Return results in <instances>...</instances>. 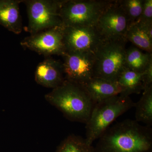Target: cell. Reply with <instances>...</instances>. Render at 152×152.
I'll return each mask as SVG.
<instances>
[{"label":"cell","instance_id":"1","mask_svg":"<svg viewBox=\"0 0 152 152\" xmlns=\"http://www.w3.org/2000/svg\"><path fill=\"white\" fill-rule=\"evenodd\" d=\"M95 152H152V129L126 119L109 127L98 139Z\"/></svg>","mask_w":152,"mask_h":152},{"label":"cell","instance_id":"2","mask_svg":"<svg viewBox=\"0 0 152 152\" xmlns=\"http://www.w3.org/2000/svg\"><path fill=\"white\" fill-rule=\"evenodd\" d=\"M45 99L67 119L85 124L95 104L81 86L66 80L46 94Z\"/></svg>","mask_w":152,"mask_h":152},{"label":"cell","instance_id":"3","mask_svg":"<svg viewBox=\"0 0 152 152\" xmlns=\"http://www.w3.org/2000/svg\"><path fill=\"white\" fill-rule=\"evenodd\" d=\"M135 104L130 96L120 94L95 104L86 124L87 142L92 145L118 117L135 107Z\"/></svg>","mask_w":152,"mask_h":152},{"label":"cell","instance_id":"4","mask_svg":"<svg viewBox=\"0 0 152 152\" xmlns=\"http://www.w3.org/2000/svg\"><path fill=\"white\" fill-rule=\"evenodd\" d=\"M127 41L104 39L94 54V77L117 82L125 68Z\"/></svg>","mask_w":152,"mask_h":152},{"label":"cell","instance_id":"5","mask_svg":"<svg viewBox=\"0 0 152 152\" xmlns=\"http://www.w3.org/2000/svg\"><path fill=\"white\" fill-rule=\"evenodd\" d=\"M111 1L64 0L60 16L64 27H96L101 15Z\"/></svg>","mask_w":152,"mask_h":152},{"label":"cell","instance_id":"6","mask_svg":"<svg viewBox=\"0 0 152 152\" xmlns=\"http://www.w3.org/2000/svg\"><path fill=\"white\" fill-rule=\"evenodd\" d=\"M27 9L28 24L25 28L31 34L47 29L63 26L60 16L62 1H23Z\"/></svg>","mask_w":152,"mask_h":152},{"label":"cell","instance_id":"7","mask_svg":"<svg viewBox=\"0 0 152 152\" xmlns=\"http://www.w3.org/2000/svg\"><path fill=\"white\" fill-rule=\"evenodd\" d=\"M64 26L41 31L25 38L20 42L24 48L40 55L64 56L66 53L64 40Z\"/></svg>","mask_w":152,"mask_h":152},{"label":"cell","instance_id":"8","mask_svg":"<svg viewBox=\"0 0 152 152\" xmlns=\"http://www.w3.org/2000/svg\"><path fill=\"white\" fill-rule=\"evenodd\" d=\"M129 20L118 1H111L101 15L96 28L104 39H126Z\"/></svg>","mask_w":152,"mask_h":152},{"label":"cell","instance_id":"9","mask_svg":"<svg viewBox=\"0 0 152 152\" xmlns=\"http://www.w3.org/2000/svg\"><path fill=\"white\" fill-rule=\"evenodd\" d=\"M64 27L66 53L94 54L104 39L96 27Z\"/></svg>","mask_w":152,"mask_h":152},{"label":"cell","instance_id":"10","mask_svg":"<svg viewBox=\"0 0 152 152\" xmlns=\"http://www.w3.org/2000/svg\"><path fill=\"white\" fill-rule=\"evenodd\" d=\"M63 57L65 80L80 86L94 77V54L67 52Z\"/></svg>","mask_w":152,"mask_h":152},{"label":"cell","instance_id":"11","mask_svg":"<svg viewBox=\"0 0 152 152\" xmlns=\"http://www.w3.org/2000/svg\"><path fill=\"white\" fill-rule=\"evenodd\" d=\"M35 80L38 84L54 89L65 80L62 63L48 57L38 64L35 72Z\"/></svg>","mask_w":152,"mask_h":152},{"label":"cell","instance_id":"12","mask_svg":"<svg viewBox=\"0 0 152 152\" xmlns=\"http://www.w3.org/2000/svg\"><path fill=\"white\" fill-rule=\"evenodd\" d=\"M95 104L119 95L122 88L117 82L93 77L80 85Z\"/></svg>","mask_w":152,"mask_h":152},{"label":"cell","instance_id":"13","mask_svg":"<svg viewBox=\"0 0 152 152\" xmlns=\"http://www.w3.org/2000/svg\"><path fill=\"white\" fill-rule=\"evenodd\" d=\"M22 1L0 0V25L16 34L21 33L23 24L19 4Z\"/></svg>","mask_w":152,"mask_h":152},{"label":"cell","instance_id":"14","mask_svg":"<svg viewBox=\"0 0 152 152\" xmlns=\"http://www.w3.org/2000/svg\"><path fill=\"white\" fill-rule=\"evenodd\" d=\"M143 73H139L125 68L118 79V83L122 88L120 95L130 96L132 94H139L143 91Z\"/></svg>","mask_w":152,"mask_h":152},{"label":"cell","instance_id":"15","mask_svg":"<svg viewBox=\"0 0 152 152\" xmlns=\"http://www.w3.org/2000/svg\"><path fill=\"white\" fill-rule=\"evenodd\" d=\"M152 60V53H144L135 46L126 49L125 68L139 73H143Z\"/></svg>","mask_w":152,"mask_h":152},{"label":"cell","instance_id":"16","mask_svg":"<svg viewBox=\"0 0 152 152\" xmlns=\"http://www.w3.org/2000/svg\"><path fill=\"white\" fill-rule=\"evenodd\" d=\"M143 91L141 98L135 106V121L151 127L152 125V86Z\"/></svg>","mask_w":152,"mask_h":152},{"label":"cell","instance_id":"17","mask_svg":"<svg viewBox=\"0 0 152 152\" xmlns=\"http://www.w3.org/2000/svg\"><path fill=\"white\" fill-rule=\"evenodd\" d=\"M126 38L137 48L147 53H152V39L137 24L135 23L130 25Z\"/></svg>","mask_w":152,"mask_h":152},{"label":"cell","instance_id":"18","mask_svg":"<svg viewBox=\"0 0 152 152\" xmlns=\"http://www.w3.org/2000/svg\"><path fill=\"white\" fill-rule=\"evenodd\" d=\"M55 152H95L94 147L80 136L72 134L60 144Z\"/></svg>","mask_w":152,"mask_h":152},{"label":"cell","instance_id":"19","mask_svg":"<svg viewBox=\"0 0 152 152\" xmlns=\"http://www.w3.org/2000/svg\"><path fill=\"white\" fill-rule=\"evenodd\" d=\"M130 25L137 23L142 11L144 0H121L118 1Z\"/></svg>","mask_w":152,"mask_h":152},{"label":"cell","instance_id":"20","mask_svg":"<svg viewBox=\"0 0 152 152\" xmlns=\"http://www.w3.org/2000/svg\"><path fill=\"white\" fill-rule=\"evenodd\" d=\"M136 23L142 27L152 26V0H144L141 15L138 21Z\"/></svg>","mask_w":152,"mask_h":152},{"label":"cell","instance_id":"21","mask_svg":"<svg viewBox=\"0 0 152 152\" xmlns=\"http://www.w3.org/2000/svg\"><path fill=\"white\" fill-rule=\"evenodd\" d=\"M144 89L152 86V60L147 66L143 74Z\"/></svg>","mask_w":152,"mask_h":152}]
</instances>
